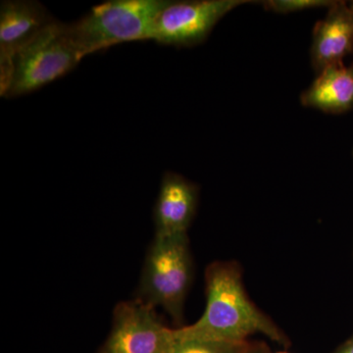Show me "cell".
I'll return each mask as SVG.
<instances>
[{
    "label": "cell",
    "mask_w": 353,
    "mask_h": 353,
    "mask_svg": "<svg viewBox=\"0 0 353 353\" xmlns=\"http://www.w3.org/2000/svg\"><path fill=\"white\" fill-rule=\"evenodd\" d=\"M83 58L68 24L55 20L13 57L0 80V94L15 99L37 92L67 75Z\"/></svg>",
    "instance_id": "7a4b0ae2"
},
{
    "label": "cell",
    "mask_w": 353,
    "mask_h": 353,
    "mask_svg": "<svg viewBox=\"0 0 353 353\" xmlns=\"http://www.w3.org/2000/svg\"><path fill=\"white\" fill-rule=\"evenodd\" d=\"M305 108L324 113L341 114L353 108V63L331 65L317 74L301 97Z\"/></svg>",
    "instance_id": "30bf717a"
},
{
    "label": "cell",
    "mask_w": 353,
    "mask_h": 353,
    "mask_svg": "<svg viewBox=\"0 0 353 353\" xmlns=\"http://www.w3.org/2000/svg\"><path fill=\"white\" fill-rule=\"evenodd\" d=\"M206 306L190 326L175 329L176 338L243 343L262 333L283 343L282 332L246 294L241 267L234 262H214L205 271Z\"/></svg>",
    "instance_id": "6da1fadb"
},
{
    "label": "cell",
    "mask_w": 353,
    "mask_h": 353,
    "mask_svg": "<svg viewBox=\"0 0 353 353\" xmlns=\"http://www.w3.org/2000/svg\"><path fill=\"white\" fill-rule=\"evenodd\" d=\"M248 353H266V352H265L264 348L262 347H254V345H252Z\"/></svg>",
    "instance_id": "4fadbf2b"
},
{
    "label": "cell",
    "mask_w": 353,
    "mask_h": 353,
    "mask_svg": "<svg viewBox=\"0 0 353 353\" xmlns=\"http://www.w3.org/2000/svg\"><path fill=\"white\" fill-rule=\"evenodd\" d=\"M250 347L252 345L248 341L229 343L196 339H180L176 336L173 353H248Z\"/></svg>",
    "instance_id": "8fae6325"
},
{
    "label": "cell",
    "mask_w": 353,
    "mask_h": 353,
    "mask_svg": "<svg viewBox=\"0 0 353 353\" xmlns=\"http://www.w3.org/2000/svg\"><path fill=\"white\" fill-rule=\"evenodd\" d=\"M170 0H110L68 24L83 57L131 41H150L153 25Z\"/></svg>",
    "instance_id": "3957f363"
},
{
    "label": "cell",
    "mask_w": 353,
    "mask_h": 353,
    "mask_svg": "<svg viewBox=\"0 0 353 353\" xmlns=\"http://www.w3.org/2000/svg\"><path fill=\"white\" fill-rule=\"evenodd\" d=\"M199 187L185 176L166 172L153 209L155 236L188 234L199 204Z\"/></svg>",
    "instance_id": "ba28073f"
},
{
    "label": "cell",
    "mask_w": 353,
    "mask_h": 353,
    "mask_svg": "<svg viewBox=\"0 0 353 353\" xmlns=\"http://www.w3.org/2000/svg\"><path fill=\"white\" fill-rule=\"evenodd\" d=\"M192 275L188 234L155 236L146 253L134 299L163 309L176 324H181Z\"/></svg>",
    "instance_id": "277c9868"
},
{
    "label": "cell",
    "mask_w": 353,
    "mask_h": 353,
    "mask_svg": "<svg viewBox=\"0 0 353 353\" xmlns=\"http://www.w3.org/2000/svg\"><path fill=\"white\" fill-rule=\"evenodd\" d=\"M333 3L328 0H268L263 2V6L271 12L288 14L321 7L329 8Z\"/></svg>",
    "instance_id": "7c38bea8"
},
{
    "label": "cell",
    "mask_w": 353,
    "mask_h": 353,
    "mask_svg": "<svg viewBox=\"0 0 353 353\" xmlns=\"http://www.w3.org/2000/svg\"><path fill=\"white\" fill-rule=\"evenodd\" d=\"M248 0L169 1L157 16L150 41L163 46L190 48L208 38L223 17Z\"/></svg>",
    "instance_id": "8992f818"
},
{
    "label": "cell",
    "mask_w": 353,
    "mask_h": 353,
    "mask_svg": "<svg viewBox=\"0 0 353 353\" xmlns=\"http://www.w3.org/2000/svg\"><path fill=\"white\" fill-rule=\"evenodd\" d=\"M279 353H287V352H279Z\"/></svg>",
    "instance_id": "9a60e30c"
},
{
    "label": "cell",
    "mask_w": 353,
    "mask_h": 353,
    "mask_svg": "<svg viewBox=\"0 0 353 353\" xmlns=\"http://www.w3.org/2000/svg\"><path fill=\"white\" fill-rule=\"evenodd\" d=\"M339 353H353V341L352 343H348L347 347L343 348Z\"/></svg>",
    "instance_id": "5bb4252c"
},
{
    "label": "cell",
    "mask_w": 353,
    "mask_h": 353,
    "mask_svg": "<svg viewBox=\"0 0 353 353\" xmlns=\"http://www.w3.org/2000/svg\"><path fill=\"white\" fill-rule=\"evenodd\" d=\"M54 18L39 1L6 0L0 6V80L13 57L46 29Z\"/></svg>",
    "instance_id": "52a82bcc"
},
{
    "label": "cell",
    "mask_w": 353,
    "mask_h": 353,
    "mask_svg": "<svg viewBox=\"0 0 353 353\" xmlns=\"http://www.w3.org/2000/svg\"><path fill=\"white\" fill-rule=\"evenodd\" d=\"M112 321L99 353H173L175 329L164 325L157 308L137 299L122 301L114 309Z\"/></svg>",
    "instance_id": "5b68a950"
},
{
    "label": "cell",
    "mask_w": 353,
    "mask_h": 353,
    "mask_svg": "<svg viewBox=\"0 0 353 353\" xmlns=\"http://www.w3.org/2000/svg\"><path fill=\"white\" fill-rule=\"evenodd\" d=\"M353 52V2L334 1L324 19L313 30L311 63L317 72L343 63Z\"/></svg>",
    "instance_id": "9c48e42d"
}]
</instances>
